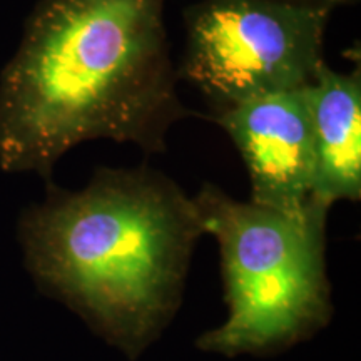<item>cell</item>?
Returning <instances> with one entry per match:
<instances>
[{"label":"cell","mask_w":361,"mask_h":361,"mask_svg":"<svg viewBox=\"0 0 361 361\" xmlns=\"http://www.w3.org/2000/svg\"><path fill=\"white\" fill-rule=\"evenodd\" d=\"M202 231L216 238L228 318L197 348L233 358L268 355L308 340L329 323L326 223L331 207L311 200L295 213L241 202L214 184L192 197Z\"/></svg>","instance_id":"3"},{"label":"cell","mask_w":361,"mask_h":361,"mask_svg":"<svg viewBox=\"0 0 361 361\" xmlns=\"http://www.w3.org/2000/svg\"><path fill=\"white\" fill-rule=\"evenodd\" d=\"M295 2H303L311 4V6H319V7H328L331 11H335L340 6H351V4L358 2V0H295Z\"/></svg>","instance_id":"7"},{"label":"cell","mask_w":361,"mask_h":361,"mask_svg":"<svg viewBox=\"0 0 361 361\" xmlns=\"http://www.w3.org/2000/svg\"><path fill=\"white\" fill-rule=\"evenodd\" d=\"M331 12L295 0H201L184 12L178 75L218 111L303 89L324 64Z\"/></svg>","instance_id":"4"},{"label":"cell","mask_w":361,"mask_h":361,"mask_svg":"<svg viewBox=\"0 0 361 361\" xmlns=\"http://www.w3.org/2000/svg\"><path fill=\"white\" fill-rule=\"evenodd\" d=\"M202 234L192 197L149 168H101L80 191L49 184L20 218L39 286L130 360L178 311Z\"/></svg>","instance_id":"2"},{"label":"cell","mask_w":361,"mask_h":361,"mask_svg":"<svg viewBox=\"0 0 361 361\" xmlns=\"http://www.w3.org/2000/svg\"><path fill=\"white\" fill-rule=\"evenodd\" d=\"M166 0H40L0 75V168L51 178L84 141L166 151L179 101Z\"/></svg>","instance_id":"1"},{"label":"cell","mask_w":361,"mask_h":361,"mask_svg":"<svg viewBox=\"0 0 361 361\" xmlns=\"http://www.w3.org/2000/svg\"><path fill=\"white\" fill-rule=\"evenodd\" d=\"M314 139V200L331 207L361 197V75L319 67L305 87Z\"/></svg>","instance_id":"6"},{"label":"cell","mask_w":361,"mask_h":361,"mask_svg":"<svg viewBox=\"0 0 361 361\" xmlns=\"http://www.w3.org/2000/svg\"><path fill=\"white\" fill-rule=\"evenodd\" d=\"M305 87L224 107L214 117L245 161L250 201L286 213L303 209L313 196L314 139Z\"/></svg>","instance_id":"5"}]
</instances>
